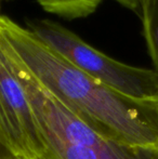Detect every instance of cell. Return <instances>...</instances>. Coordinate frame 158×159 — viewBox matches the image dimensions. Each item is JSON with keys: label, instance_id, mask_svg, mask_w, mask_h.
I'll return each mask as SVG.
<instances>
[{"label": "cell", "instance_id": "30bf717a", "mask_svg": "<svg viewBox=\"0 0 158 159\" xmlns=\"http://www.w3.org/2000/svg\"><path fill=\"white\" fill-rule=\"evenodd\" d=\"M7 148H4L3 147V145L0 143V159L2 158V155H3V153H4V151H6Z\"/></svg>", "mask_w": 158, "mask_h": 159}, {"label": "cell", "instance_id": "9c48e42d", "mask_svg": "<svg viewBox=\"0 0 158 159\" xmlns=\"http://www.w3.org/2000/svg\"><path fill=\"white\" fill-rule=\"evenodd\" d=\"M150 101L153 103V104H154V106L158 109V96H157V98H151Z\"/></svg>", "mask_w": 158, "mask_h": 159}, {"label": "cell", "instance_id": "8992f818", "mask_svg": "<svg viewBox=\"0 0 158 159\" xmlns=\"http://www.w3.org/2000/svg\"><path fill=\"white\" fill-rule=\"evenodd\" d=\"M140 17L153 69L158 74V0H144Z\"/></svg>", "mask_w": 158, "mask_h": 159}, {"label": "cell", "instance_id": "277c9868", "mask_svg": "<svg viewBox=\"0 0 158 159\" xmlns=\"http://www.w3.org/2000/svg\"><path fill=\"white\" fill-rule=\"evenodd\" d=\"M0 143L23 159H35L40 146L36 120L26 93L0 51Z\"/></svg>", "mask_w": 158, "mask_h": 159}, {"label": "cell", "instance_id": "7a4b0ae2", "mask_svg": "<svg viewBox=\"0 0 158 159\" xmlns=\"http://www.w3.org/2000/svg\"><path fill=\"white\" fill-rule=\"evenodd\" d=\"M0 51L34 113L40 141L35 159H158V146L126 144L87 125L35 79L2 38Z\"/></svg>", "mask_w": 158, "mask_h": 159}, {"label": "cell", "instance_id": "52a82bcc", "mask_svg": "<svg viewBox=\"0 0 158 159\" xmlns=\"http://www.w3.org/2000/svg\"><path fill=\"white\" fill-rule=\"evenodd\" d=\"M117 3L122 6L124 8L128 9V10L132 11V12L137 13V14H141L142 6H143L144 0H115Z\"/></svg>", "mask_w": 158, "mask_h": 159}, {"label": "cell", "instance_id": "3957f363", "mask_svg": "<svg viewBox=\"0 0 158 159\" xmlns=\"http://www.w3.org/2000/svg\"><path fill=\"white\" fill-rule=\"evenodd\" d=\"M26 28L87 75L108 88L138 100L158 96V74L154 69L117 61L52 20H27Z\"/></svg>", "mask_w": 158, "mask_h": 159}, {"label": "cell", "instance_id": "ba28073f", "mask_svg": "<svg viewBox=\"0 0 158 159\" xmlns=\"http://www.w3.org/2000/svg\"><path fill=\"white\" fill-rule=\"evenodd\" d=\"M1 159H23V158L19 157V156L14 155L13 153L9 152L8 149H6V151H4V153H3V155H2Z\"/></svg>", "mask_w": 158, "mask_h": 159}, {"label": "cell", "instance_id": "6da1fadb", "mask_svg": "<svg viewBox=\"0 0 158 159\" xmlns=\"http://www.w3.org/2000/svg\"><path fill=\"white\" fill-rule=\"evenodd\" d=\"M0 35L35 79L99 133L135 146H158V109L87 75L28 28L0 14Z\"/></svg>", "mask_w": 158, "mask_h": 159}, {"label": "cell", "instance_id": "5b68a950", "mask_svg": "<svg viewBox=\"0 0 158 159\" xmlns=\"http://www.w3.org/2000/svg\"><path fill=\"white\" fill-rule=\"evenodd\" d=\"M102 1L103 0H37L46 12L70 21L91 15Z\"/></svg>", "mask_w": 158, "mask_h": 159}]
</instances>
